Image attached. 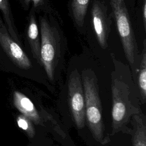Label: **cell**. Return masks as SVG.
<instances>
[{
  "instance_id": "cell-1",
  "label": "cell",
  "mask_w": 146,
  "mask_h": 146,
  "mask_svg": "<svg viewBox=\"0 0 146 146\" xmlns=\"http://www.w3.org/2000/svg\"><path fill=\"white\" fill-rule=\"evenodd\" d=\"M132 76L128 68L125 71L117 66L111 74L112 135L131 133L127 125L134 115L141 112L139 92Z\"/></svg>"
},
{
  "instance_id": "cell-2",
  "label": "cell",
  "mask_w": 146,
  "mask_h": 146,
  "mask_svg": "<svg viewBox=\"0 0 146 146\" xmlns=\"http://www.w3.org/2000/svg\"><path fill=\"white\" fill-rule=\"evenodd\" d=\"M82 82L85 100V116L90 130L94 139L100 144H107L109 139L104 135L102 110L99 95L96 75L84 70L82 74Z\"/></svg>"
},
{
  "instance_id": "cell-3",
  "label": "cell",
  "mask_w": 146,
  "mask_h": 146,
  "mask_svg": "<svg viewBox=\"0 0 146 146\" xmlns=\"http://www.w3.org/2000/svg\"><path fill=\"white\" fill-rule=\"evenodd\" d=\"M40 32V60L50 80H52L62 52V36L55 24L44 14L39 17Z\"/></svg>"
},
{
  "instance_id": "cell-4",
  "label": "cell",
  "mask_w": 146,
  "mask_h": 146,
  "mask_svg": "<svg viewBox=\"0 0 146 146\" xmlns=\"http://www.w3.org/2000/svg\"><path fill=\"white\" fill-rule=\"evenodd\" d=\"M112 13L126 58L132 71L138 59V48L124 0H110Z\"/></svg>"
},
{
  "instance_id": "cell-5",
  "label": "cell",
  "mask_w": 146,
  "mask_h": 146,
  "mask_svg": "<svg viewBox=\"0 0 146 146\" xmlns=\"http://www.w3.org/2000/svg\"><path fill=\"white\" fill-rule=\"evenodd\" d=\"M31 67L30 59L22 45L9 34L0 14V69L8 71L16 68L27 71Z\"/></svg>"
},
{
  "instance_id": "cell-6",
  "label": "cell",
  "mask_w": 146,
  "mask_h": 146,
  "mask_svg": "<svg viewBox=\"0 0 146 146\" xmlns=\"http://www.w3.org/2000/svg\"><path fill=\"white\" fill-rule=\"evenodd\" d=\"M68 89V104L72 119L76 127L82 129L86 122L85 100L81 76L76 70L70 75Z\"/></svg>"
},
{
  "instance_id": "cell-7",
  "label": "cell",
  "mask_w": 146,
  "mask_h": 146,
  "mask_svg": "<svg viewBox=\"0 0 146 146\" xmlns=\"http://www.w3.org/2000/svg\"><path fill=\"white\" fill-rule=\"evenodd\" d=\"M93 28L100 47L105 49L107 47V40L110 31L111 20L107 13V8L102 2L95 0L91 9Z\"/></svg>"
},
{
  "instance_id": "cell-8",
  "label": "cell",
  "mask_w": 146,
  "mask_h": 146,
  "mask_svg": "<svg viewBox=\"0 0 146 146\" xmlns=\"http://www.w3.org/2000/svg\"><path fill=\"white\" fill-rule=\"evenodd\" d=\"M25 38L33 57L42 66L40 60V40L36 18V12L31 7L25 29Z\"/></svg>"
},
{
  "instance_id": "cell-9",
  "label": "cell",
  "mask_w": 146,
  "mask_h": 146,
  "mask_svg": "<svg viewBox=\"0 0 146 146\" xmlns=\"http://www.w3.org/2000/svg\"><path fill=\"white\" fill-rule=\"evenodd\" d=\"M13 104L16 108L35 124H41L40 115L31 100L19 91H15L13 95Z\"/></svg>"
},
{
  "instance_id": "cell-10",
  "label": "cell",
  "mask_w": 146,
  "mask_h": 146,
  "mask_svg": "<svg viewBox=\"0 0 146 146\" xmlns=\"http://www.w3.org/2000/svg\"><path fill=\"white\" fill-rule=\"evenodd\" d=\"M0 14L10 36L14 40L22 45L21 37L15 25L11 8L9 0H0Z\"/></svg>"
},
{
  "instance_id": "cell-11",
  "label": "cell",
  "mask_w": 146,
  "mask_h": 146,
  "mask_svg": "<svg viewBox=\"0 0 146 146\" xmlns=\"http://www.w3.org/2000/svg\"><path fill=\"white\" fill-rule=\"evenodd\" d=\"M132 143L133 146H146V121L145 115L140 112L132 117Z\"/></svg>"
},
{
  "instance_id": "cell-12",
  "label": "cell",
  "mask_w": 146,
  "mask_h": 146,
  "mask_svg": "<svg viewBox=\"0 0 146 146\" xmlns=\"http://www.w3.org/2000/svg\"><path fill=\"white\" fill-rule=\"evenodd\" d=\"M138 86L140 102L144 104L146 100V41L143 42V49L139 63Z\"/></svg>"
},
{
  "instance_id": "cell-13",
  "label": "cell",
  "mask_w": 146,
  "mask_h": 146,
  "mask_svg": "<svg viewBox=\"0 0 146 146\" xmlns=\"http://www.w3.org/2000/svg\"><path fill=\"white\" fill-rule=\"evenodd\" d=\"M89 2L90 0H70L72 15L79 27L83 26Z\"/></svg>"
},
{
  "instance_id": "cell-14",
  "label": "cell",
  "mask_w": 146,
  "mask_h": 146,
  "mask_svg": "<svg viewBox=\"0 0 146 146\" xmlns=\"http://www.w3.org/2000/svg\"><path fill=\"white\" fill-rule=\"evenodd\" d=\"M25 10H28L31 5L35 12H44L45 14H51L52 9L49 0H17Z\"/></svg>"
},
{
  "instance_id": "cell-15",
  "label": "cell",
  "mask_w": 146,
  "mask_h": 146,
  "mask_svg": "<svg viewBox=\"0 0 146 146\" xmlns=\"http://www.w3.org/2000/svg\"><path fill=\"white\" fill-rule=\"evenodd\" d=\"M18 127L23 130L26 134L30 137H34L35 135V129L33 125L32 121L27 117L22 114L18 115L16 119Z\"/></svg>"
},
{
  "instance_id": "cell-16",
  "label": "cell",
  "mask_w": 146,
  "mask_h": 146,
  "mask_svg": "<svg viewBox=\"0 0 146 146\" xmlns=\"http://www.w3.org/2000/svg\"><path fill=\"white\" fill-rule=\"evenodd\" d=\"M141 17L144 25V28L145 30L146 27V0H143L141 7Z\"/></svg>"
}]
</instances>
